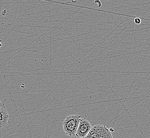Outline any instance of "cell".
<instances>
[{
  "mask_svg": "<svg viewBox=\"0 0 150 138\" xmlns=\"http://www.w3.org/2000/svg\"><path fill=\"white\" fill-rule=\"evenodd\" d=\"M9 113L6 104L0 102V127L1 128L6 127L9 122Z\"/></svg>",
  "mask_w": 150,
  "mask_h": 138,
  "instance_id": "4",
  "label": "cell"
},
{
  "mask_svg": "<svg viewBox=\"0 0 150 138\" xmlns=\"http://www.w3.org/2000/svg\"><path fill=\"white\" fill-rule=\"evenodd\" d=\"M92 127L91 124L86 118L81 119L76 136L78 138H85L90 132Z\"/></svg>",
  "mask_w": 150,
  "mask_h": 138,
  "instance_id": "3",
  "label": "cell"
},
{
  "mask_svg": "<svg viewBox=\"0 0 150 138\" xmlns=\"http://www.w3.org/2000/svg\"><path fill=\"white\" fill-rule=\"evenodd\" d=\"M81 120V116L78 115H71L67 117L63 122L64 132L70 137L76 136Z\"/></svg>",
  "mask_w": 150,
  "mask_h": 138,
  "instance_id": "1",
  "label": "cell"
},
{
  "mask_svg": "<svg viewBox=\"0 0 150 138\" xmlns=\"http://www.w3.org/2000/svg\"><path fill=\"white\" fill-rule=\"evenodd\" d=\"M112 134L110 129L102 125L96 124L94 125L90 132L84 138H104Z\"/></svg>",
  "mask_w": 150,
  "mask_h": 138,
  "instance_id": "2",
  "label": "cell"
},
{
  "mask_svg": "<svg viewBox=\"0 0 150 138\" xmlns=\"http://www.w3.org/2000/svg\"><path fill=\"white\" fill-rule=\"evenodd\" d=\"M104 138H113L112 134H110V135H109V136H108L107 137Z\"/></svg>",
  "mask_w": 150,
  "mask_h": 138,
  "instance_id": "6",
  "label": "cell"
},
{
  "mask_svg": "<svg viewBox=\"0 0 150 138\" xmlns=\"http://www.w3.org/2000/svg\"><path fill=\"white\" fill-rule=\"evenodd\" d=\"M134 23L136 25H140L142 23V20L139 18H136L134 19Z\"/></svg>",
  "mask_w": 150,
  "mask_h": 138,
  "instance_id": "5",
  "label": "cell"
}]
</instances>
